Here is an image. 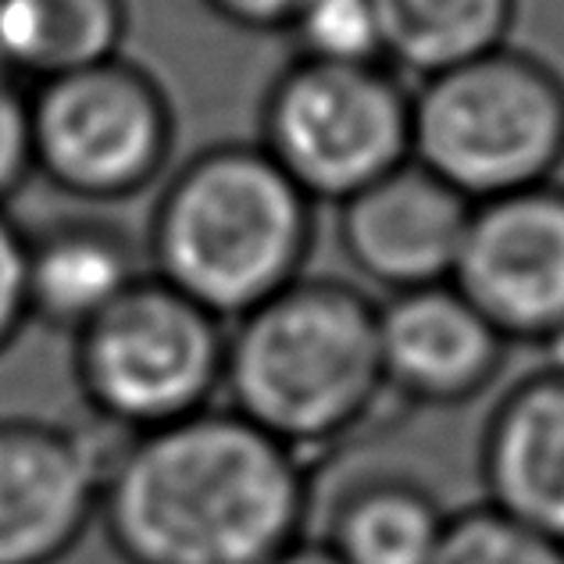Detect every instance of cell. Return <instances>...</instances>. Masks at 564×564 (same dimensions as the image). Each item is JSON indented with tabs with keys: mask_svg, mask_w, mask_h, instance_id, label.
Listing matches in <instances>:
<instances>
[{
	"mask_svg": "<svg viewBox=\"0 0 564 564\" xmlns=\"http://www.w3.org/2000/svg\"><path fill=\"white\" fill-rule=\"evenodd\" d=\"M311 471L232 408L122 436L97 525L126 564H269L307 536Z\"/></svg>",
	"mask_w": 564,
	"mask_h": 564,
	"instance_id": "obj_1",
	"label": "cell"
},
{
	"mask_svg": "<svg viewBox=\"0 0 564 564\" xmlns=\"http://www.w3.org/2000/svg\"><path fill=\"white\" fill-rule=\"evenodd\" d=\"M143 264L232 325L307 275L315 204L250 140L193 151L151 204Z\"/></svg>",
	"mask_w": 564,
	"mask_h": 564,
	"instance_id": "obj_2",
	"label": "cell"
},
{
	"mask_svg": "<svg viewBox=\"0 0 564 564\" xmlns=\"http://www.w3.org/2000/svg\"><path fill=\"white\" fill-rule=\"evenodd\" d=\"M221 397L304 462L358 436L386 400L379 301L347 279H296L226 329Z\"/></svg>",
	"mask_w": 564,
	"mask_h": 564,
	"instance_id": "obj_3",
	"label": "cell"
},
{
	"mask_svg": "<svg viewBox=\"0 0 564 564\" xmlns=\"http://www.w3.org/2000/svg\"><path fill=\"white\" fill-rule=\"evenodd\" d=\"M411 161L468 204L554 183L564 165V76L508 43L414 83Z\"/></svg>",
	"mask_w": 564,
	"mask_h": 564,
	"instance_id": "obj_4",
	"label": "cell"
},
{
	"mask_svg": "<svg viewBox=\"0 0 564 564\" xmlns=\"http://www.w3.org/2000/svg\"><path fill=\"white\" fill-rule=\"evenodd\" d=\"M25 129L33 180L79 204L111 207L165 183L180 115L151 68L118 54L29 86Z\"/></svg>",
	"mask_w": 564,
	"mask_h": 564,
	"instance_id": "obj_5",
	"label": "cell"
},
{
	"mask_svg": "<svg viewBox=\"0 0 564 564\" xmlns=\"http://www.w3.org/2000/svg\"><path fill=\"white\" fill-rule=\"evenodd\" d=\"M226 322L143 272L72 336L79 400L118 436H140L218 404Z\"/></svg>",
	"mask_w": 564,
	"mask_h": 564,
	"instance_id": "obj_6",
	"label": "cell"
},
{
	"mask_svg": "<svg viewBox=\"0 0 564 564\" xmlns=\"http://www.w3.org/2000/svg\"><path fill=\"white\" fill-rule=\"evenodd\" d=\"M411 94L390 65L290 57L258 104V147L311 204L339 207L411 161Z\"/></svg>",
	"mask_w": 564,
	"mask_h": 564,
	"instance_id": "obj_7",
	"label": "cell"
},
{
	"mask_svg": "<svg viewBox=\"0 0 564 564\" xmlns=\"http://www.w3.org/2000/svg\"><path fill=\"white\" fill-rule=\"evenodd\" d=\"M454 286L514 347H564V183L471 207Z\"/></svg>",
	"mask_w": 564,
	"mask_h": 564,
	"instance_id": "obj_8",
	"label": "cell"
},
{
	"mask_svg": "<svg viewBox=\"0 0 564 564\" xmlns=\"http://www.w3.org/2000/svg\"><path fill=\"white\" fill-rule=\"evenodd\" d=\"M108 451L47 419H0V564H62L97 525Z\"/></svg>",
	"mask_w": 564,
	"mask_h": 564,
	"instance_id": "obj_9",
	"label": "cell"
},
{
	"mask_svg": "<svg viewBox=\"0 0 564 564\" xmlns=\"http://www.w3.org/2000/svg\"><path fill=\"white\" fill-rule=\"evenodd\" d=\"M471 207L408 161L336 207V247L350 272L386 296L440 286L454 279Z\"/></svg>",
	"mask_w": 564,
	"mask_h": 564,
	"instance_id": "obj_10",
	"label": "cell"
},
{
	"mask_svg": "<svg viewBox=\"0 0 564 564\" xmlns=\"http://www.w3.org/2000/svg\"><path fill=\"white\" fill-rule=\"evenodd\" d=\"M508 344L454 286L393 293L379 301V358L386 397L451 411L494 390Z\"/></svg>",
	"mask_w": 564,
	"mask_h": 564,
	"instance_id": "obj_11",
	"label": "cell"
},
{
	"mask_svg": "<svg viewBox=\"0 0 564 564\" xmlns=\"http://www.w3.org/2000/svg\"><path fill=\"white\" fill-rule=\"evenodd\" d=\"M475 462L486 508L564 543V361L532 368L494 400Z\"/></svg>",
	"mask_w": 564,
	"mask_h": 564,
	"instance_id": "obj_12",
	"label": "cell"
},
{
	"mask_svg": "<svg viewBox=\"0 0 564 564\" xmlns=\"http://www.w3.org/2000/svg\"><path fill=\"white\" fill-rule=\"evenodd\" d=\"M143 272V247L111 218L57 215L25 229L29 325L72 339Z\"/></svg>",
	"mask_w": 564,
	"mask_h": 564,
	"instance_id": "obj_13",
	"label": "cell"
},
{
	"mask_svg": "<svg viewBox=\"0 0 564 564\" xmlns=\"http://www.w3.org/2000/svg\"><path fill=\"white\" fill-rule=\"evenodd\" d=\"M451 514L425 482L372 471L339 489L318 540L344 564H433Z\"/></svg>",
	"mask_w": 564,
	"mask_h": 564,
	"instance_id": "obj_14",
	"label": "cell"
},
{
	"mask_svg": "<svg viewBox=\"0 0 564 564\" xmlns=\"http://www.w3.org/2000/svg\"><path fill=\"white\" fill-rule=\"evenodd\" d=\"M129 33V0H8L0 57L11 83L36 86L118 57Z\"/></svg>",
	"mask_w": 564,
	"mask_h": 564,
	"instance_id": "obj_15",
	"label": "cell"
},
{
	"mask_svg": "<svg viewBox=\"0 0 564 564\" xmlns=\"http://www.w3.org/2000/svg\"><path fill=\"white\" fill-rule=\"evenodd\" d=\"M382 62L408 83L511 43L518 0H372Z\"/></svg>",
	"mask_w": 564,
	"mask_h": 564,
	"instance_id": "obj_16",
	"label": "cell"
},
{
	"mask_svg": "<svg viewBox=\"0 0 564 564\" xmlns=\"http://www.w3.org/2000/svg\"><path fill=\"white\" fill-rule=\"evenodd\" d=\"M293 57L325 65H379L382 36L372 0H307L286 29ZM386 65V62H382Z\"/></svg>",
	"mask_w": 564,
	"mask_h": 564,
	"instance_id": "obj_17",
	"label": "cell"
},
{
	"mask_svg": "<svg viewBox=\"0 0 564 564\" xmlns=\"http://www.w3.org/2000/svg\"><path fill=\"white\" fill-rule=\"evenodd\" d=\"M433 564H564V543L511 522L486 503L451 514Z\"/></svg>",
	"mask_w": 564,
	"mask_h": 564,
	"instance_id": "obj_18",
	"label": "cell"
},
{
	"mask_svg": "<svg viewBox=\"0 0 564 564\" xmlns=\"http://www.w3.org/2000/svg\"><path fill=\"white\" fill-rule=\"evenodd\" d=\"M29 329L25 301V229L0 207V358Z\"/></svg>",
	"mask_w": 564,
	"mask_h": 564,
	"instance_id": "obj_19",
	"label": "cell"
},
{
	"mask_svg": "<svg viewBox=\"0 0 564 564\" xmlns=\"http://www.w3.org/2000/svg\"><path fill=\"white\" fill-rule=\"evenodd\" d=\"M29 180H33V165H29L25 86L0 79V207L19 197Z\"/></svg>",
	"mask_w": 564,
	"mask_h": 564,
	"instance_id": "obj_20",
	"label": "cell"
},
{
	"mask_svg": "<svg viewBox=\"0 0 564 564\" xmlns=\"http://www.w3.org/2000/svg\"><path fill=\"white\" fill-rule=\"evenodd\" d=\"M200 4L218 22L243 29V33L286 36V29L293 25V19L301 14L307 0H200Z\"/></svg>",
	"mask_w": 564,
	"mask_h": 564,
	"instance_id": "obj_21",
	"label": "cell"
},
{
	"mask_svg": "<svg viewBox=\"0 0 564 564\" xmlns=\"http://www.w3.org/2000/svg\"><path fill=\"white\" fill-rule=\"evenodd\" d=\"M269 564H344V561H339L318 536H304L293 546H286L282 554H275Z\"/></svg>",
	"mask_w": 564,
	"mask_h": 564,
	"instance_id": "obj_22",
	"label": "cell"
},
{
	"mask_svg": "<svg viewBox=\"0 0 564 564\" xmlns=\"http://www.w3.org/2000/svg\"><path fill=\"white\" fill-rule=\"evenodd\" d=\"M4 4H8V0H0V29H4ZM0 79H8V72H4V57H0Z\"/></svg>",
	"mask_w": 564,
	"mask_h": 564,
	"instance_id": "obj_23",
	"label": "cell"
},
{
	"mask_svg": "<svg viewBox=\"0 0 564 564\" xmlns=\"http://www.w3.org/2000/svg\"><path fill=\"white\" fill-rule=\"evenodd\" d=\"M554 358H557V361H564V347H561V350L554 354Z\"/></svg>",
	"mask_w": 564,
	"mask_h": 564,
	"instance_id": "obj_24",
	"label": "cell"
}]
</instances>
